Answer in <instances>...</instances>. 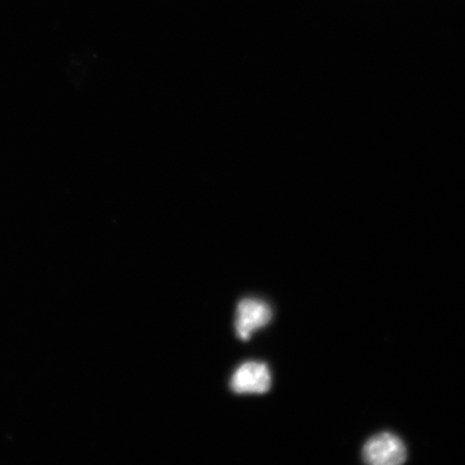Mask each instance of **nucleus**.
<instances>
[{
    "instance_id": "1",
    "label": "nucleus",
    "mask_w": 465,
    "mask_h": 465,
    "mask_svg": "<svg viewBox=\"0 0 465 465\" xmlns=\"http://www.w3.org/2000/svg\"><path fill=\"white\" fill-rule=\"evenodd\" d=\"M363 457L368 465H403L406 447L397 435L383 432L368 440Z\"/></svg>"
},
{
    "instance_id": "2",
    "label": "nucleus",
    "mask_w": 465,
    "mask_h": 465,
    "mask_svg": "<svg viewBox=\"0 0 465 465\" xmlns=\"http://www.w3.org/2000/svg\"><path fill=\"white\" fill-rule=\"evenodd\" d=\"M272 320V310L265 302L246 299L237 306L235 330L237 336L242 341H248L252 333L264 328Z\"/></svg>"
},
{
    "instance_id": "3",
    "label": "nucleus",
    "mask_w": 465,
    "mask_h": 465,
    "mask_svg": "<svg viewBox=\"0 0 465 465\" xmlns=\"http://www.w3.org/2000/svg\"><path fill=\"white\" fill-rule=\"evenodd\" d=\"M272 386V376L264 363L246 362L238 368L231 380L232 391L240 393H265Z\"/></svg>"
}]
</instances>
